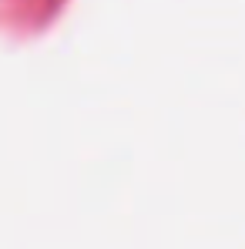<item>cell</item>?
I'll use <instances>...</instances> for the list:
<instances>
[]
</instances>
